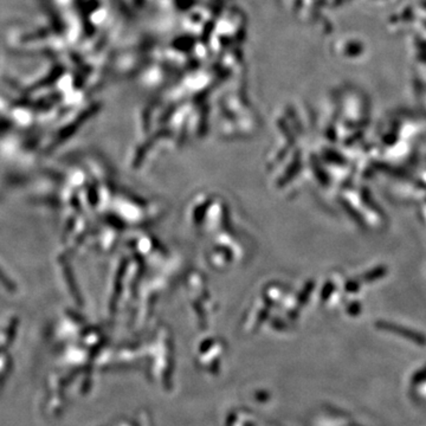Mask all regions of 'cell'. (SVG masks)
I'll return each mask as SVG.
<instances>
[{
  "label": "cell",
  "instance_id": "1",
  "mask_svg": "<svg viewBox=\"0 0 426 426\" xmlns=\"http://www.w3.org/2000/svg\"><path fill=\"white\" fill-rule=\"evenodd\" d=\"M378 326L382 329L390 330V332L397 333V334L403 335V337L411 338V340L416 341V342H425V337H423V335L418 334V333H416V332H412V330H409V329L404 328V327L395 326V324L389 323V322H382V321L379 322Z\"/></svg>",
  "mask_w": 426,
  "mask_h": 426
},
{
  "label": "cell",
  "instance_id": "2",
  "mask_svg": "<svg viewBox=\"0 0 426 426\" xmlns=\"http://www.w3.org/2000/svg\"><path fill=\"white\" fill-rule=\"evenodd\" d=\"M387 269L385 266H379L376 267V269H374L373 271L368 272L367 276H366V280L367 281H374V280H378V278L384 277L385 275H386Z\"/></svg>",
  "mask_w": 426,
  "mask_h": 426
}]
</instances>
